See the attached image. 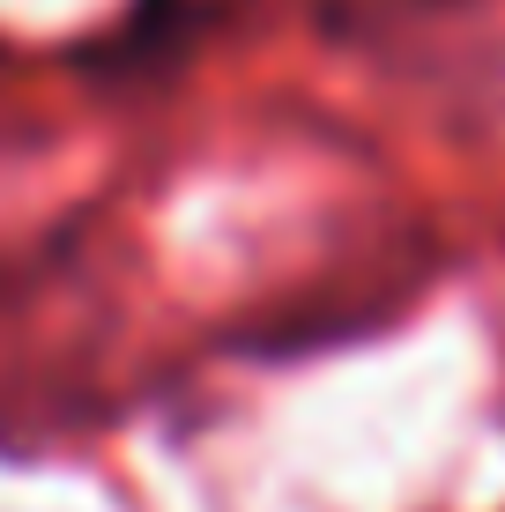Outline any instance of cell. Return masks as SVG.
Here are the masks:
<instances>
[{"instance_id": "cell-1", "label": "cell", "mask_w": 505, "mask_h": 512, "mask_svg": "<svg viewBox=\"0 0 505 512\" xmlns=\"http://www.w3.org/2000/svg\"><path fill=\"white\" fill-rule=\"evenodd\" d=\"M208 15H216V0H134L97 38V67L104 75H156L208 30Z\"/></svg>"}]
</instances>
